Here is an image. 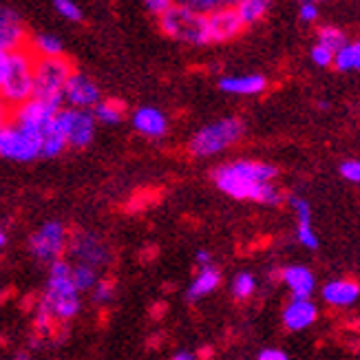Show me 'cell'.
Returning <instances> with one entry per match:
<instances>
[{
    "label": "cell",
    "mask_w": 360,
    "mask_h": 360,
    "mask_svg": "<svg viewBox=\"0 0 360 360\" xmlns=\"http://www.w3.org/2000/svg\"><path fill=\"white\" fill-rule=\"evenodd\" d=\"M276 166L257 160H237L221 164L212 170V181L224 195L237 201H257L263 206H276L283 201V193L274 184Z\"/></svg>",
    "instance_id": "6da1fadb"
},
{
    "label": "cell",
    "mask_w": 360,
    "mask_h": 360,
    "mask_svg": "<svg viewBox=\"0 0 360 360\" xmlns=\"http://www.w3.org/2000/svg\"><path fill=\"white\" fill-rule=\"evenodd\" d=\"M44 307H49L56 321H71L80 311V292L73 283V268L67 261H53L49 272V283L40 301Z\"/></svg>",
    "instance_id": "7a4b0ae2"
},
{
    "label": "cell",
    "mask_w": 360,
    "mask_h": 360,
    "mask_svg": "<svg viewBox=\"0 0 360 360\" xmlns=\"http://www.w3.org/2000/svg\"><path fill=\"white\" fill-rule=\"evenodd\" d=\"M36 60L38 56L34 53L31 46H22V49L9 53V65H7L3 89H0V98L11 108H18L25 102L34 100Z\"/></svg>",
    "instance_id": "3957f363"
},
{
    "label": "cell",
    "mask_w": 360,
    "mask_h": 360,
    "mask_svg": "<svg viewBox=\"0 0 360 360\" xmlns=\"http://www.w3.org/2000/svg\"><path fill=\"white\" fill-rule=\"evenodd\" d=\"M245 133V124L239 117H221L212 124H206L199 129L191 142H188V153L197 160L214 158V155L228 150L230 146L239 144Z\"/></svg>",
    "instance_id": "277c9868"
},
{
    "label": "cell",
    "mask_w": 360,
    "mask_h": 360,
    "mask_svg": "<svg viewBox=\"0 0 360 360\" xmlns=\"http://www.w3.org/2000/svg\"><path fill=\"white\" fill-rule=\"evenodd\" d=\"M160 27L168 38H173L177 42L195 44V46L210 42L208 15L197 13L181 5H173L168 11H164L160 15Z\"/></svg>",
    "instance_id": "5b68a950"
},
{
    "label": "cell",
    "mask_w": 360,
    "mask_h": 360,
    "mask_svg": "<svg viewBox=\"0 0 360 360\" xmlns=\"http://www.w3.org/2000/svg\"><path fill=\"white\" fill-rule=\"evenodd\" d=\"M71 62L62 58H38L34 73V100L62 104L65 102V86L73 75Z\"/></svg>",
    "instance_id": "8992f818"
},
{
    "label": "cell",
    "mask_w": 360,
    "mask_h": 360,
    "mask_svg": "<svg viewBox=\"0 0 360 360\" xmlns=\"http://www.w3.org/2000/svg\"><path fill=\"white\" fill-rule=\"evenodd\" d=\"M0 158L11 162H34L42 158V139L40 135L9 122L7 127H0Z\"/></svg>",
    "instance_id": "52a82bcc"
},
{
    "label": "cell",
    "mask_w": 360,
    "mask_h": 360,
    "mask_svg": "<svg viewBox=\"0 0 360 360\" xmlns=\"http://www.w3.org/2000/svg\"><path fill=\"white\" fill-rule=\"evenodd\" d=\"M60 131L71 148H86L96 137V115L82 108H62L56 115Z\"/></svg>",
    "instance_id": "ba28073f"
},
{
    "label": "cell",
    "mask_w": 360,
    "mask_h": 360,
    "mask_svg": "<svg viewBox=\"0 0 360 360\" xmlns=\"http://www.w3.org/2000/svg\"><path fill=\"white\" fill-rule=\"evenodd\" d=\"M60 111H62V104L42 102V100H29L22 106L13 108L11 122L15 124V127L40 135V139H42L44 133L51 129V124L56 122V115Z\"/></svg>",
    "instance_id": "9c48e42d"
},
{
    "label": "cell",
    "mask_w": 360,
    "mask_h": 360,
    "mask_svg": "<svg viewBox=\"0 0 360 360\" xmlns=\"http://www.w3.org/2000/svg\"><path fill=\"white\" fill-rule=\"evenodd\" d=\"M31 255L40 261H58L60 255L67 250V228L60 221H46L36 230L29 239Z\"/></svg>",
    "instance_id": "30bf717a"
},
{
    "label": "cell",
    "mask_w": 360,
    "mask_h": 360,
    "mask_svg": "<svg viewBox=\"0 0 360 360\" xmlns=\"http://www.w3.org/2000/svg\"><path fill=\"white\" fill-rule=\"evenodd\" d=\"M69 248H71V252L75 255L77 261L84 263V265H91V268H96V270L111 261V252H108L106 243L100 237H96V234L77 232L71 239Z\"/></svg>",
    "instance_id": "8fae6325"
},
{
    "label": "cell",
    "mask_w": 360,
    "mask_h": 360,
    "mask_svg": "<svg viewBox=\"0 0 360 360\" xmlns=\"http://www.w3.org/2000/svg\"><path fill=\"white\" fill-rule=\"evenodd\" d=\"M65 102H69L71 108H82V111H89V108H96L102 102L100 89L84 73H73L69 77L67 86H65Z\"/></svg>",
    "instance_id": "7c38bea8"
},
{
    "label": "cell",
    "mask_w": 360,
    "mask_h": 360,
    "mask_svg": "<svg viewBox=\"0 0 360 360\" xmlns=\"http://www.w3.org/2000/svg\"><path fill=\"white\" fill-rule=\"evenodd\" d=\"M243 22L234 7H221L208 15V29H210V42H228L237 38L243 31Z\"/></svg>",
    "instance_id": "4fadbf2b"
},
{
    "label": "cell",
    "mask_w": 360,
    "mask_h": 360,
    "mask_svg": "<svg viewBox=\"0 0 360 360\" xmlns=\"http://www.w3.org/2000/svg\"><path fill=\"white\" fill-rule=\"evenodd\" d=\"M22 46H27V34L20 15L7 7H0V51L11 53Z\"/></svg>",
    "instance_id": "5bb4252c"
},
{
    "label": "cell",
    "mask_w": 360,
    "mask_h": 360,
    "mask_svg": "<svg viewBox=\"0 0 360 360\" xmlns=\"http://www.w3.org/2000/svg\"><path fill=\"white\" fill-rule=\"evenodd\" d=\"M281 281L290 290L292 299H311L316 290V276L307 265H285L281 270Z\"/></svg>",
    "instance_id": "9a60e30c"
},
{
    "label": "cell",
    "mask_w": 360,
    "mask_h": 360,
    "mask_svg": "<svg viewBox=\"0 0 360 360\" xmlns=\"http://www.w3.org/2000/svg\"><path fill=\"white\" fill-rule=\"evenodd\" d=\"M319 319V307L311 299H292L283 309V325L290 332H303Z\"/></svg>",
    "instance_id": "2e32d148"
},
{
    "label": "cell",
    "mask_w": 360,
    "mask_h": 360,
    "mask_svg": "<svg viewBox=\"0 0 360 360\" xmlns=\"http://www.w3.org/2000/svg\"><path fill=\"white\" fill-rule=\"evenodd\" d=\"M321 296L332 307H352L360 299V285L354 278H332L321 290Z\"/></svg>",
    "instance_id": "e0dca14e"
},
{
    "label": "cell",
    "mask_w": 360,
    "mask_h": 360,
    "mask_svg": "<svg viewBox=\"0 0 360 360\" xmlns=\"http://www.w3.org/2000/svg\"><path fill=\"white\" fill-rule=\"evenodd\" d=\"M133 127L139 135L160 139L168 133V117L155 106H142L133 113Z\"/></svg>",
    "instance_id": "ac0fdd59"
},
{
    "label": "cell",
    "mask_w": 360,
    "mask_h": 360,
    "mask_svg": "<svg viewBox=\"0 0 360 360\" xmlns=\"http://www.w3.org/2000/svg\"><path fill=\"white\" fill-rule=\"evenodd\" d=\"M292 203V208L296 212V237H299L301 245L307 248V250H316L319 248V234L316 230L311 228V208H309V201L299 197V195H290L288 199Z\"/></svg>",
    "instance_id": "d6986e66"
},
{
    "label": "cell",
    "mask_w": 360,
    "mask_h": 360,
    "mask_svg": "<svg viewBox=\"0 0 360 360\" xmlns=\"http://www.w3.org/2000/svg\"><path fill=\"white\" fill-rule=\"evenodd\" d=\"M265 89H268V80L259 73L228 75L219 80V91L228 93V96H259Z\"/></svg>",
    "instance_id": "ffe728a7"
},
{
    "label": "cell",
    "mask_w": 360,
    "mask_h": 360,
    "mask_svg": "<svg viewBox=\"0 0 360 360\" xmlns=\"http://www.w3.org/2000/svg\"><path fill=\"white\" fill-rule=\"evenodd\" d=\"M219 283H221V272H219V268H214V265L199 268L197 276L193 278L191 288H188V292H186V299L191 303L206 299V296H210L219 288Z\"/></svg>",
    "instance_id": "44dd1931"
},
{
    "label": "cell",
    "mask_w": 360,
    "mask_h": 360,
    "mask_svg": "<svg viewBox=\"0 0 360 360\" xmlns=\"http://www.w3.org/2000/svg\"><path fill=\"white\" fill-rule=\"evenodd\" d=\"M270 7H272V0H241L234 9H237L241 22L248 27V25L259 22L263 15L270 11Z\"/></svg>",
    "instance_id": "7402d4cb"
},
{
    "label": "cell",
    "mask_w": 360,
    "mask_h": 360,
    "mask_svg": "<svg viewBox=\"0 0 360 360\" xmlns=\"http://www.w3.org/2000/svg\"><path fill=\"white\" fill-rule=\"evenodd\" d=\"M124 113H127V106H124L120 100H104V102H100L96 108H93V115H96V120L102 122V124H108V127L120 124L124 120Z\"/></svg>",
    "instance_id": "603a6c76"
},
{
    "label": "cell",
    "mask_w": 360,
    "mask_h": 360,
    "mask_svg": "<svg viewBox=\"0 0 360 360\" xmlns=\"http://www.w3.org/2000/svg\"><path fill=\"white\" fill-rule=\"evenodd\" d=\"M334 69L336 71H360V40L349 42L347 46L334 56Z\"/></svg>",
    "instance_id": "cb8c5ba5"
},
{
    "label": "cell",
    "mask_w": 360,
    "mask_h": 360,
    "mask_svg": "<svg viewBox=\"0 0 360 360\" xmlns=\"http://www.w3.org/2000/svg\"><path fill=\"white\" fill-rule=\"evenodd\" d=\"M31 49L38 58H62V53H65L62 42L51 34H38L31 40Z\"/></svg>",
    "instance_id": "d4e9b609"
},
{
    "label": "cell",
    "mask_w": 360,
    "mask_h": 360,
    "mask_svg": "<svg viewBox=\"0 0 360 360\" xmlns=\"http://www.w3.org/2000/svg\"><path fill=\"white\" fill-rule=\"evenodd\" d=\"M69 146L65 133L60 131L58 122L51 124V129L42 137V158H58V155Z\"/></svg>",
    "instance_id": "484cf974"
},
{
    "label": "cell",
    "mask_w": 360,
    "mask_h": 360,
    "mask_svg": "<svg viewBox=\"0 0 360 360\" xmlns=\"http://www.w3.org/2000/svg\"><path fill=\"white\" fill-rule=\"evenodd\" d=\"M319 44H323L325 49H330L334 53H338L342 46H347V36H345V31L338 29V27H332V25H327V27H321L319 29Z\"/></svg>",
    "instance_id": "4316f807"
},
{
    "label": "cell",
    "mask_w": 360,
    "mask_h": 360,
    "mask_svg": "<svg viewBox=\"0 0 360 360\" xmlns=\"http://www.w3.org/2000/svg\"><path fill=\"white\" fill-rule=\"evenodd\" d=\"M230 290H232V296L237 301H248L250 296L257 292V276L250 274V272H239L232 278Z\"/></svg>",
    "instance_id": "83f0119b"
},
{
    "label": "cell",
    "mask_w": 360,
    "mask_h": 360,
    "mask_svg": "<svg viewBox=\"0 0 360 360\" xmlns=\"http://www.w3.org/2000/svg\"><path fill=\"white\" fill-rule=\"evenodd\" d=\"M73 283L77 288V292H86V290H93L100 281H98V270L91 268V265H84V263H77L73 268Z\"/></svg>",
    "instance_id": "f1b7e54d"
},
{
    "label": "cell",
    "mask_w": 360,
    "mask_h": 360,
    "mask_svg": "<svg viewBox=\"0 0 360 360\" xmlns=\"http://www.w3.org/2000/svg\"><path fill=\"white\" fill-rule=\"evenodd\" d=\"M175 5L188 7L197 13H203V15H210L212 11L226 7V0H175Z\"/></svg>",
    "instance_id": "f546056e"
},
{
    "label": "cell",
    "mask_w": 360,
    "mask_h": 360,
    "mask_svg": "<svg viewBox=\"0 0 360 360\" xmlns=\"http://www.w3.org/2000/svg\"><path fill=\"white\" fill-rule=\"evenodd\" d=\"M53 323H56V319H53V314L49 311V307H44V305L40 303L38 309H36V316H34L36 332H38V334H49V332L53 330Z\"/></svg>",
    "instance_id": "4dcf8cb0"
},
{
    "label": "cell",
    "mask_w": 360,
    "mask_h": 360,
    "mask_svg": "<svg viewBox=\"0 0 360 360\" xmlns=\"http://www.w3.org/2000/svg\"><path fill=\"white\" fill-rule=\"evenodd\" d=\"M53 7H56V11L62 15V18H67L71 22H80L82 20V11L73 3V0H53Z\"/></svg>",
    "instance_id": "1f68e13d"
},
{
    "label": "cell",
    "mask_w": 360,
    "mask_h": 360,
    "mask_svg": "<svg viewBox=\"0 0 360 360\" xmlns=\"http://www.w3.org/2000/svg\"><path fill=\"white\" fill-rule=\"evenodd\" d=\"M334 51H330V49H325L323 44H314L311 46V51H309V58H311V62H314L316 67H334Z\"/></svg>",
    "instance_id": "d6a6232c"
},
{
    "label": "cell",
    "mask_w": 360,
    "mask_h": 360,
    "mask_svg": "<svg viewBox=\"0 0 360 360\" xmlns=\"http://www.w3.org/2000/svg\"><path fill=\"white\" fill-rule=\"evenodd\" d=\"M113 299V283L111 281H100V283L93 288V303L96 305H106Z\"/></svg>",
    "instance_id": "836d02e7"
},
{
    "label": "cell",
    "mask_w": 360,
    "mask_h": 360,
    "mask_svg": "<svg viewBox=\"0 0 360 360\" xmlns=\"http://www.w3.org/2000/svg\"><path fill=\"white\" fill-rule=\"evenodd\" d=\"M340 175L352 184H360V160H347L340 164Z\"/></svg>",
    "instance_id": "e575fe53"
},
{
    "label": "cell",
    "mask_w": 360,
    "mask_h": 360,
    "mask_svg": "<svg viewBox=\"0 0 360 360\" xmlns=\"http://www.w3.org/2000/svg\"><path fill=\"white\" fill-rule=\"evenodd\" d=\"M299 15L303 22H314L319 18V5L314 0H303L301 7H299Z\"/></svg>",
    "instance_id": "d590c367"
},
{
    "label": "cell",
    "mask_w": 360,
    "mask_h": 360,
    "mask_svg": "<svg viewBox=\"0 0 360 360\" xmlns=\"http://www.w3.org/2000/svg\"><path fill=\"white\" fill-rule=\"evenodd\" d=\"M146 7L155 13V15H162L164 11H168L170 7L175 5V0H144Z\"/></svg>",
    "instance_id": "8d00e7d4"
},
{
    "label": "cell",
    "mask_w": 360,
    "mask_h": 360,
    "mask_svg": "<svg viewBox=\"0 0 360 360\" xmlns=\"http://www.w3.org/2000/svg\"><path fill=\"white\" fill-rule=\"evenodd\" d=\"M257 360H290V356L283 352V349H263V352H259V356H257Z\"/></svg>",
    "instance_id": "74e56055"
},
{
    "label": "cell",
    "mask_w": 360,
    "mask_h": 360,
    "mask_svg": "<svg viewBox=\"0 0 360 360\" xmlns=\"http://www.w3.org/2000/svg\"><path fill=\"white\" fill-rule=\"evenodd\" d=\"M11 115H13V108L0 98V127H7V124L11 122Z\"/></svg>",
    "instance_id": "f35d334b"
},
{
    "label": "cell",
    "mask_w": 360,
    "mask_h": 360,
    "mask_svg": "<svg viewBox=\"0 0 360 360\" xmlns=\"http://www.w3.org/2000/svg\"><path fill=\"white\" fill-rule=\"evenodd\" d=\"M7 65H9V53L7 51H0V89H3V82H5Z\"/></svg>",
    "instance_id": "ab89813d"
},
{
    "label": "cell",
    "mask_w": 360,
    "mask_h": 360,
    "mask_svg": "<svg viewBox=\"0 0 360 360\" xmlns=\"http://www.w3.org/2000/svg\"><path fill=\"white\" fill-rule=\"evenodd\" d=\"M197 263H199V268H208V265H212V257L208 250H199L197 252Z\"/></svg>",
    "instance_id": "60d3db41"
},
{
    "label": "cell",
    "mask_w": 360,
    "mask_h": 360,
    "mask_svg": "<svg viewBox=\"0 0 360 360\" xmlns=\"http://www.w3.org/2000/svg\"><path fill=\"white\" fill-rule=\"evenodd\" d=\"M173 360H197V356L193 352H188V349H181L173 356Z\"/></svg>",
    "instance_id": "b9f144b4"
},
{
    "label": "cell",
    "mask_w": 360,
    "mask_h": 360,
    "mask_svg": "<svg viewBox=\"0 0 360 360\" xmlns=\"http://www.w3.org/2000/svg\"><path fill=\"white\" fill-rule=\"evenodd\" d=\"M7 243V234L3 232V230H0V248H3Z\"/></svg>",
    "instance_id": "7bdbcfd3"
},
{
    "label": "cell",
    "mask_w": 360,
    "mask_h": 360,
    "mask_svg": "<svg viewBox=\"0 0 360 360\" xmlns=\"http://www.w3.org/2000/svg\"><path fill=\"white\" fill-rule=\"evenodd\" d=\"M239 3H241V0H226V5H228V7H237Z\"/></svg>",
    "instance_id": "ee69618b"
}]
</instances>
